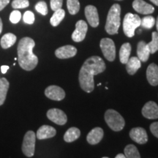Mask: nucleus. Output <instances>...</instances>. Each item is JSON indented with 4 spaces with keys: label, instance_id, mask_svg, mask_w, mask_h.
Here are the masks:
<instances>
[{
    "label": "nucleus",
    "instance_id": "obj_28",
    "mask_svg": "<svg viewBox=\"0 0 158 158\" xmlns=\"http://www.w3.org/2000/svg\"><path fill=\"white\" fill-rule=\"evenodd\" d=\"M152 40L150 43L147 44L150 51V54H155L158 51V32L157 31H153L152 34Z\"/></svg>",
    "mask_w": 158,
    "mask_h": 158
},
{
    "label": "nucleus",
    "instance_id": "obj_8",
    "mask_svg": "<svg viewBox=\"0 0 158 158\" xmlns=\"http://www.w3.org/2000/svg\"><path fill=\"white\" fill-rule=\"evenodd\" d=\"M47 117L58 125H64L68 121V117L64 112L58 108H51L48 110L47 112Z\"/></svg>",
    "mask_w": 158,
    "mask_h": 158
},
{
    "label": "nucleus",
    "instance_id": "obj_12",
    "mask_svg": "<svg viewBox=\"0 0 158 158\" xmlns=\"http://www.w3.org/2000/svg\"><path fill=\"white\" fill-rule=\"evenodd\" d=\"M85 16L87 19L88 23L92 27H98L99 23V15L98 10L93 5H88L85 7Z\"/></svg>",
    "mask_w": 158,
    "mask_h": 158
},
{
    "label": "nucleus",
    "instance_id": "obj_1",
    "mask_svg": "<svg viewBox=\"0 0 158 158\" xmlns=\"http://www.w3.org/2000/svg\"><path fill=\"white\" fill-rule=\"evenodd\" d=\"M103 59L98 56H92L85 61L79 72L78 81L81 88L90 93L94 89V76L106 70Z\"/></svg>",
    "mask_w": 158,
    "mask_h": 158
},
{
    "label": "nucleus",
    "instance_id": "obj_35",
    "mask_svg": "<svg viewBox=\"0 0 158 158\" xmlns=\"http://www.w3.org/2000/svg\"><path fill=\"white\" fill-rule=\"evenodd\" d=\"M150 131L152 132V133L156 138H158V122H153L152 124H151V125H150Z\"/></svg>",
    "mask_w": 158,
    "mask_h": 158
},
{
    "label": "nucleus",
    "instance_id": "obj_32",
    "mask_svg": "<svg viewBox=\"0 0 158 158\" xmlns=\"http://www.w3.org/2000/svg\"><path fill=\"white\" fill-rule=\"evenodd\" d=\"M23 22L27 24H32L35 22V15L31 11H26L23 16Z\"/></svg>",
    "mask_w": 158,
    "mask_h": 158
},
{
    "label": "nucleus",
    "instance_id": "obj_17",
    "mask_svg": "<svg viewBox=\"0 0 158 158\" xmlns=\"http://www.w3.org/2000/svg\"><path fill=\"white\" fill-rule=\"evenodd\" d=\"M147 78L152 86L158 85V66L155 63H152L148 66L147 70Z\"/></svg>",
    "mask_w": 158,
    "mask_h": 158
},
{
    "label": "nucleus",
    "instance_id": "obj_42",
    "mask_svg": "<svg viewBox=\"0 0 158 158\" xmlns=\"http://www.w3.org/2000/svg\"><path fill=\"white\" fill-rule=\"evenodd\" d=\"M100 85H101V84H100H100H98V86H100Z\"/></svg>",
    "mask_w": 158,
    "mask_h": 158
},
{
    "label": "nucleus",
    "instance_id": "obj_34",
    "mask_svg": "<svg viewBox=\"0 0 158 158\" xmlns=\"http://www.w3.org/2000/svg\"><path fill=\"white\" fill-rule=\"evenodd\" d=\"M63 0H51V8L53 11L62 8Z\"/></svg>",
    "mask_w": 158,
    "mask_h": 158
},
{
    "label": "nucleus",
    "instance_id": "obj_11",
    "mask_svg": "<svg viewBox=\"0 0 158 158\" xmlns=\"http://www.w3.org/2000/svg\"><path fill=\"white\" fill-rule=\"evenodd\" d=\"M142 115L149 119L158 118V106L155 102L149 101L143 106L141 110Z\"/></svg>",
    "mask_w": 158,
    "mask_h": 158
},
{
    "label": "nucleus",
    "instance_id": "obj_5",
    "mask_svg": "<svg viewBox=\"0 0 158 158\" xmlns=\"http://www.w3.org/2000/svg\"><path fill=\"white\" fill-rule=\"evenodd\" d=\"M141 18L136 14L128 13L125 15L123 21V31L124 35L128 37L135 35V29L141 26Z\"/></svg>",
    "mask_w": 158,
    "mask_h": 158
},
{
    "label": "nucleus",
    "instance_id": "obj_38",
    "mask_svg": "<svg viewBox=\"0 0 158 158\" xmlns=\"http://www.w3.org/2000/svg\"><path fill=\"white\" fill-rule=\"evenodd\" d=\"M115 157L116 158H125V155H123V154H118Z\"/></svg>",
    "mask_w": 158,
    "mask_h": 158
},
{
    "label": "nucleus",
    "instance_id": "obj_13",
    "mask_svg": "<svg viewBox=\"0 0 158 158\" xmlns=\"http://www.w3.org/2000/svg\"><path fill=\"white\" fill-rule=\"evenodd\" d=\"M130 137L133 141L139 144H145L148 141L147 131L142 127L133 128L130 131Z\"/></svg>",
    "mask_w": 158,
    "mask_h": 158
},
{
    "label": "nucleus",
    "instance_id": "obj_9",
    "mask_svg": "<svg viewBox=\"0 0 158 158\" xmlns=\"http://www.w3.org/2000/svg\"><path fill=\"white\" fill-rule=\"evenodd\" d=\"M88 30V25L86 21L80 20L76 24V29L72 34L73 40L76 43L81 42L86 37Z\"/></svg>",
    "mask_w": 158,
    "mask_h": 158
},
{
    "label": "nucleus",
    "instance_id": "obj_27",
    "mask_svg": "<svg viewBox=\"0 0 158 158\" xmlns=\"http://www.w3.org/2000/svg\"><path fill=\"white\" fill-rule=\"evenodd\" d=\"M67 7L71 15H76L80 10V3L78 0H67Z\"/></svg>",
    "mask_w": 158,
    "mask_h": 158
},
{
    "label": "nucleus",
    "instance_id": "obj_18",
    "mask_svg": "<svg viewBox=\"0 0 158 158\" xmlns=\"http://www.w3.org/2000/svg\"><path fill=\"white\" fill-rule=\"evenodd\" d=\"M56 130L51 126L43 125L39 128L37 132V138L40 140L47 139L53 138L56 135Z\"/></svg>",
    "mask_w": 158,
    "mask_h": 158
},
{
    "label": "nucleus",
    "instance_id": "obj_37",
    "mask_svg": "<svg viewBox=\"0 0 158 158\" xmlns=\"http://www.w3.org/2000/svg\"><path fill=\"white\" fill-rule=\"evenodd\" d=\"M9 66H7V65H2L1 67V72L2 74H5L7 73V71L9 70Z\"/></svg>",
    "mask_w": 158,
    "mask_h": 158
},
{
    "label": "nucleus",
    "instance_id": "obj_6",
    "mask_svg": "<svg viewBox=\"0 0 158 158\" xmlns=\"http://www.w3.org/2000/svg\"><path fill=\"white\" fill-rule=\"evenodd\" d=\"M36 135L35 132L29 130L25 134L22 144V152L27 157H31L35 154Z\"/></svg>",
    "mask_w": 158,
    "mask_h": 158
},
{
    "label": "nucleus",
    "instance_id": "obj_16",
    "mask_svg": "<svg viewBox=\"0 0 158 158\" xmlns=\"http://www.w3.org/2000/svg\"><path fill=\"white\" fill-rule=\"evenodd\" d=\"M104 135L103 130L101 127H95L92 129L86 136L87 142L91 145H95L101 141Z\"/></svg>",
    "mask_w": 158,
    "mask_h": 158
},
{
    "label": "nucleus",
    "instance_id": "obj_21",
    "mask_svg": "<svg viewBox=\"0 0 158 158\" xmlns=\"http://www.w3.org/2000/svg\"><path fill=\"white\" fill-rule=\"evenodd\" d=\"M130 53H131V45L129 43H125L120 48L119 59L122 64H126L129 60Z\"/></svg>",
    "mask_w": 158,
    "mask_h": 158
},
{
    "label": "nucleus",
    "instance_id": "obj_22",
    "mask_svg": "<svg viewBox=\"0 0 158 158\" xmlns=\"http://www.w3.org/2000/svg\"><path fill=\"white\" fill-rule=\"evenodd\" d=\"M81 131L77 127H70L67 130L66 133H64V140L67 143H71L80 137Z\"/></svg>",
    "mask_w": 158,
    "mask_h": 158
},
{
    "label": "nucleus",
    "instance_id": "obj_3",
    "mask_svg": "<svg viewBox=\"0 0 158 158\" xmlns=\"http://www.w3.org/2000/svg\"><path fill=\"white\" fill-rule=\"evenodd\" d=\"M120 14L121 7L118 4H114L108 11L105 29L106 32L110 35L118 33L120 27Z\"/></svg>",
    "mask_w": 158,
    "mask_h": 158
},
{
    "label": "nucleus",
    "instance_id": "obj_23",
    "mask_svg": "<svg viewBox=\"0 0 158 158\" xmlns=\"http://www.w3.org/2000/svg\"><path fill=\"white\" fill-rule=\"evenodd\" d=\"M15 42H16V36L12 33H7L2 37L0 44H1L2 48L7 49L14 45Z\"/></svg>",
    "mask_w": 158,
    "mask_h": 158
},
{
    "label": "nucleus",
    "instance_id": "obj_7",
    "mask_svg": "<svg viewBox=\"0 0 158 158\" xmlns=\"http://www.w3.org/2000/svg\"><path fill=\"white\" fill-rule=\"evenodd\" d=\"M100 46L105 58L109 62L114 61L116 58V47L114 41L110 38H102Z\"/></svg>",
    "mask_w": 158,
    "mask_h": 158
},
{
    "label": "nucleus",
    "instance_id": "obj_31",
    "mask_svg": "<svg viewBox=\"0 0 158 158\" xmlns=\"http://www.w3.org/2000/svg\"><path fill=\"white\" fill-rule=\"evenodd\" d=\"M29 2L28 0H13L12 2V7L14 9L26 8L29 7Z\"/></svg>",
    "mask_w": 158,
    "mask_h": 158
},
{
    "label": "nucleus",
    "instance_id": "obj_36",
    "mask_svg": "<svg viewBox=\"0 0 158 158\" xmlns=\"http://www.w3.org/2000/svg\"><path fill=\"white\" fill-rule=\"evenodd\" d=\"M10 0H0V11L2 10L5 7L8 5Z\"/></svg>",
    "mask_w": 158,
    "mask_h": 158
},
{
    "label": "nucleus",
    "instance_id": "obj_25",
    "mask_svg": "<svg viewBox=\"0 0 158 158\" xmlns=\"http://www.w3.org/2000/svg\"><path fill=\"white\" fill-rule=\"evenodd\" d=\"M65 16V12L64 10L62 8L56 10L54 11V13L53 14L52 17L50 19V23L53 27H57L59 23H61V21L64 19Z\"/></svg>",
    "mask_w": 158,
    "mask_h": 158
},
{
    "label": "nucleus",
    "instance_id": "obj_19",
    "mask_svg": "<svg viewBox=\"0 0 158 158\" xmlns=\"http://www.w3.org/2000/svg\"><path fill=\"white\" fill-rule=\"evenodd\" d=\"M137 55L138 58L141 60V62H146L149 59L150 51L147 45V43H146L144 41H140L138 43Z\"/></svg>",
    "mask_w": 158,
    "mask_h": 158
},
{
    "label": "nucleus",
    "instance_id": "obj_26",
    "mask_svg": "<svg viewBox=\"0 0 158 158\" xmlns=\"http://www.w3.org/2000/svg\"><path fill=\"white\" fill-rule=\"evenodd\" d=\"M124 155L125 157L127 158H140L141 155H140L139 152L135 146L133 145V144H129L127 147L124 148Z\"/></svg>",
    "mask_w": 158,
    "mask_h": 158
},
{
    "label": "nucleus",
    "instance_id": "obj_15",
    "mask_svg": "<svg viewBox=\"0 0 158 158\" xmlns=\"http://www.w3.org/2000/svg\"><path fill=\"white\" fill-rule=\"evenodd\" d=\"M77 54V49L73 45H68L57 48L55 51V55L57 58L61 59H68L73 57Z\"/></svg>",
    "mask_w": 158,
    "mask_h": 158
},
{
    "label": "nucleus",
    "instance_id": "obj_39",
    "mask_svg": "<svg viewBox=\"0 0 158 158\" xmlns=\"http://www.w3.org/2000/svg\"><path fill=\"white\" fill-rule=\"evenodd\" d=\"M2 21L1 18H0V34L2 33Z\"/></svg>",
    "mask_w": 158,
    "mask_h": 158
},
{
    "label": "nucleus",
    "instance_id": "obj_24",
    "mask_svg": "<svg viewBox=\"0 0 158 158\" xmlns=\"http://www.w3.org/2000/svg\"><path fill=\"white\" fill-rule=\"evenodd\" d=\"M10 84L5 78H0V106L4 104L8 91Z\"/></svg>",
    "mask_w": 158,
    "mask_h": 158
},
{
    "label": "nucleus",
    "instance_id": "obj_43",
    "mask_svg": "<svg viewBox=\"0 0 158 158\" xmlns=\"http://www.w3.org/2000/svg\"><path fill=\"white\" fill-rule=\"evenodd\" d=\"M117 1H122V0H117Z\"/></svg>",
    "mask_w": 158,
    "mask_h": 158
},
{
    "label": "nucleus",
    "instance_id": "obj_20",
    "mask_svg": "<svg viewBox=\"0 0 158 158\" xmlns=\"http://www.w3.org/2000/svg\"><path fill=\"white\" fill-rule=\"evenodd\" d=\"M141 67V60L136 56L130 57L127 62L126 63V70L128 74L133 76L138 70V69Z\"/></svg>",
    "mask_w": 158,
    "mask_h": 158
},
{
    "label": "nucleus",
    "instance_id": "obj_4",
    "mask_svg": "<svg viewBox=\"0 0 158 158\" xmlns=\"http://www.w3.org/2000/svg\"><path fill=\"white\" fill-rule=\"evenodd\" d=\"M105 121L108 127L115 132L121 131L125 125V122L121 114L113 109L106 110L105 113Z\"/></svg>",
    "mask_w": 158,
    "mask_h": 158
},
{
    "label": "nucleus",
    "instance_id": "obj_10",
    "mask_svg": "<svg viewBox=\"0 0 158 158\" xmlns=\"http://www.w3.org/2000/svg\"><path fill=\"white\" fill-rule=\"evenodd\" d=\"M45 94L48 98L56 101H61L65 98L64 89L55 85H51L45 89Z\"/></svg>",
    "mask_w": 158,
    "mask_h": 158
},
{
    "label": "nucleus",
    "instance_id": "obj_30",
    "mask_svg": "<svg viewBox=\"0 0 158 158\" xmlns=\"http://www.w3.org/2000/svg\"><path fill=\"white\" fill-rule=\"evenodd\" d=\"M35 10L43 15H47L48 13V7L44 1H40L37 2L35 5Z\"/></svg>",
    "mask_w": 158,
    "mask_h": 158
},
{
    "label": "nucleus",
    "instance_id": "obj_29",
    "mask_svg": "<svg viewBox=\"0 0 158 158\" xmlns=\"http://www.w3.org/2000/svg\"><path fill=\"white\" fill-rule=\"evenodd\" d=\"M155 24V18L148 15V16L143 17L141 21V26L145 29H152Z\"/></svg>",
    "mask_w": 158,
    "mask_h": 158
},
{
    "label": "nucleus",
    "instance_id": "obj_2",
    "mask_svg": "<svg viewBox=\"0 0 158 158\" xmlns=\"http://www.w3.org/2000/svg\"><path fill=\"white\" fill-rule=\"evenodd\" d=\"M35 41L30 37H23L19 41L18 45V60L21 68L27 71H31L36 68L38 58L33 54Z\"/></svg>",
    "mask_w": 158,
    "mask_h": 158
},
{
    "label": "nucleus",
    "instance_id": "obj_14",
    "mask_svg": "<svg viewBox=\"0 0 158 158\" xmlns=\"http://www.w3.org/2000/svg\"><path fill=\"white\" fill-rule=\"evenodd\" d=\"M133 7L137 13L143 15L152 14L155 11V7L143 0H134Z\"/></svg>",
    "mask_w": 158,
    "mask_h": 158
},
{
    "label": "nucleus",
    "instance_id": "obj_41",
    "mask_svg": "<svg viewBox=\"0 0 158 158\" xmlns=\"http://www.w3.org/2000/svg\"><path fill=\"white\" fill-rule=\"evenodd\" d=\"M156 27H157V32H158V16L157 18V20H156Z\"/></svg>",
    "mask_w": 158,
    "mask_h": 158
},
{
    "label": "nucleus",
    "instance_id": "obj_40",
    "mask_svg": "<svg viewBox=\"0 0 158 158\" xmlns=\"http://www.w3.org/2000/svg\"><path fill=\"white\" fill-rule=\"evenodd\" d=\"M149 1H150V2H152L155 4V5L158 6V0H149Z\"/></svg>",
    "mask_w": 158,
    "mask_h": 158
},
{
    "label": "nucleus",
    "instance_id": "obj_33",
    "mask_svg": "<svg viewBox=\"0 0 158 158\" xmlns=\"http://www.w3.org/2000/svg\"><path fill=\"white\" fill-rule=\"evenodd\" d=\"M21 19V13L19 10H13L10 15V21L13 23H18Z\"/></svg>",
    "mask_w": 158,
    "mask_h": 158
}]
</instances>
